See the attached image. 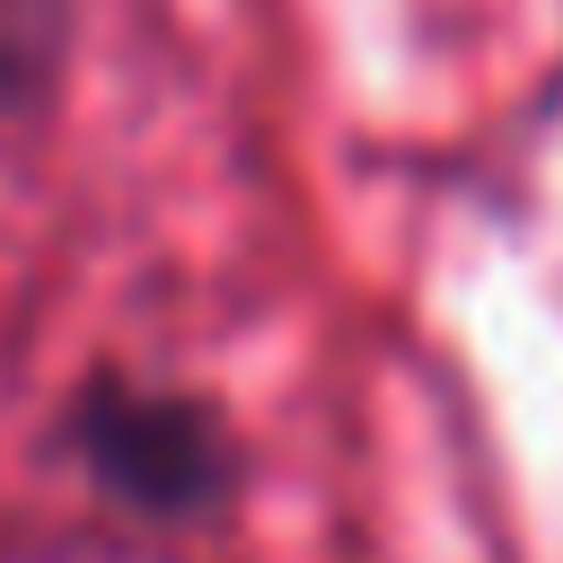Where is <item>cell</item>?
<instances>
[{
  "label": "cell",
  "mask_w": 563,
  "mask_h": 563,
  "mask_svg": "<svg viewBox=\"0 0 563 563\" xmlns=\"http://www.w3.org/2000/svg\"><path fill=\"white\" fill-rule=\"evenodd\" d=\"M70 457L141 519H211L238 484V440L229 422L185 396V387H141V378H88L70 396Z\"/></svg>",
  "instance_id": "6da1fadb"
},
{
  "label": "cell",
  "mask_w": 563,
  "mask_h": 563,
  "mask_svg": "<svg viewBox=\"0 0 563 563\" xmlns=\"http://www.w3.org/2000/svg\"><path fill=\"white\" fill-rule=\"evenodd\" d=\"M62 44H70V0H0V106L44 97Z\"/></svg>",
  "instance_id": "7a4b0ae2"
}]
</instances>
